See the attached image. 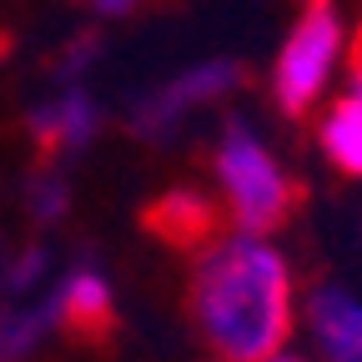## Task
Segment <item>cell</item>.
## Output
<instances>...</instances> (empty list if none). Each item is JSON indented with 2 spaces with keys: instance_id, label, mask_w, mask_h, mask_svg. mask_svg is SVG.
<instances>
[{
  "instance_id": "obj_1",
  "label": "cell",
  "mask_w": 362,
  "mask_h": 362,
  "mask_svg": "<svg viewBox=\"0 0 362 362\" xmlns=\"http://www.w3.org/2000/svg\"><path fill=\"white\" fill-rule=\"evenodd\" d=\"M192 317L216 362H262L292 337V267L262 232L221 237L192 277Z\"/></svg>"
},
{
  "instance_id": "obj_2",
  "label": "cell",
  "mask_w": 362,
  "mask_h": 362,
  "mask_svg": "<svg viewBox=\"0 0 362 362\" xmlns=\"http://www.w3.org/2000/svg\"><path fill=\"white\" fill-rule=\"evenodd\" d=\"M216 181H221V197H226V211L237 216L242 232H267L277 226L292 206V181L287 171L277 166L257 136L247 126H232L216 146Z\"/></svg>"
},
{
  "instance_id": "obj_3",
  "label": "cell",
  "mask_w": 362,
  "mask_h": 362,
  "mask_svg": "<svg viewBox=\"0 0 362 362\" xmlns=\"http://www.w3.org/2000/svg\"><path fill=\"white\" fill-rule=\"evenodd\" d=\"M337 45H342V25L332 16V6L327 0H312L302 11V21L292 25L282 56H277V101H282V111L302 116L322 96V86L332 76V61H337Z\"/></svg>"
},
{
  "instance_id": "obj_4",
  "label": "cell",
  "mask_w": 362,
  "mask_h": 362,
  "mask_svg": "<svg viewBox=\"0 0 362 362\" xmlns=\"http://www.w3.org/2000/svg\"><path fill=\"white\" fill-rule=\"evenodd\" d=\"M307 332L322 362H362V297L347 287H317L307 297Z\"/></svg>"
},
{
  "instance_id": "obj_5",
  "label": "cell",
  "mask_w": 362,
  "mask_h": 362,
  "mask_svg": "<svg viewBox=\"0 0 362 362\" xmlns=\"http://www.w3.org/2000/svg\"><path fill=\"white\" fill-rule=\"evenodd\" d=\"M322 151L347 176H362V90L332 101V111L322 116Z\"/></svg>"
},
{
  "instance_id": "obj_6",
  "label": "cell",
  "mask_w": 362,
  "mask_h": 362,
  "mask_svg": "<svg viewBox=\"0 0 362 362\" xmlns=\"http://www.w3.org/2000/svg\"><path fill=\"white\" fill-rule=\"evenodd\" d=\"M56 307L76 327H101L111 317V287H106V277H96V272H76V277H66Z\"/></svg>"
},
{
  "instance_id": "obj_7",
  "label": "cell",
  "mask_w": 362,
  "mask_h": 362,
  "mask_svg": "<svg viewBox=\"0 0 362 362\" xmlns=\"http://www.w3.org/2000/svg\"><path fill=\"white\" fill-rule=\"evenodd\" d=\"M40 332H45V307H30V312L11 317V322L0 327V352H6V357H21Z\"/></svg>"
},
{
  "instance_id": "obj_8",
  "label": "cell",
  "mask_w": 362,
  "mask_h": 362,
  "mask_svg": "<svg viewBox=\"0 0 362 362\" xmlns=\"http://www.w3.org/2000/svg\"><path fill=\"white\" fill-rule=\"evenodd\" d=\"M347 66H352V86L362 90V30H357V40H352V56H347Z\"/></svg>"
},
{
  "instance_id": "obj_9",
  "label": "cell",
  "mask_w": 362,
  "mask_h": 362,
  "mask_svg": "<svg viewBox=\"0 0 362 362\" xmlns=\"http://www.w3.org/2000/svg\"><path fill=\"white\" fill-rule=\"evenodd\" d=\"M262 362H312V357H302V352H287V347H282V352H272V357H262Z\"/></svg>"
},
{
  "instance_id": "obj_10",
  "label": "cell",
  "mask_w": 362,
  "mask_h": 362,
  "mask_svg": "<svg viewBox=\"0 0 362 362\" xmlns=\"http://www.w3.org/2000/svg\"><path fill=\"white\" fill-rule=\"evenodd\" d=\"M101 11H126V0H101Z\"/></svg>"
},
{
  "instance_id": "obj_11",
  "label": "cell",
  "mask_w": 362,
  "mask_h": 362,
  "mask_svg": "<svg viewBox=\"0 0 362 362\" xmlns=\"http://www.w3.org/2000/svg\"><path fill=\"white\" fill-rule=\"evenodd\" d=\"M0 56H6V45H0Z\"/></svg>"
}]
</instances>
